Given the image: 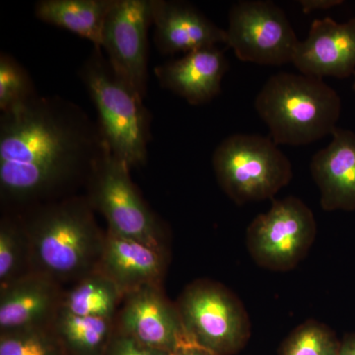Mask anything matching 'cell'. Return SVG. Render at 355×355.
<instances>
[{
	"mask_svg": "<svg viewBox=\"0 0 355 355\" xmlns=\"http://www.w3.org/2000/svg\"><path fill=\"white\" fill-rule=\"evenodd\" d=\"M33 273L31 246L17 212L0 221V289Z\"/></svg>",
	"mask_w": 355,
	"mask_h": 355,
	"instance_id": "21",
	"label": "cell"
},
{
	"mask_svg": "<svg viewBox=\"0 0 355 355\" xmlns=\"http://www.w3.org/2000/svg\"><path fill=\"white\" fill-rule=\"evenodd\" d=\"M316 234L314 214L300 198L275 200L248 227V251L261 268L287 272L304 260Z\"/></svg>",
	"mask_w": 355,
	"mask_h": 355,
	"instance_id": "8",
	"label": "cell"
},
{
	"mask_svg": "<svg viewBox=\"0 0 355 355\" xmlns=\"http://www.w3.org/2000/svg\"><path fill=\"white\" fill-rule=\"evenodd\" d=\"M151 0H114L105 21L102 46L114 69L146 99Z\"/></svg>",
	"mask_w": 355,
	"mask_h": 355,
	"instance_id": "10",
	"label": "cell"
},
{
	"mask_svg": "<svg viewBox=\"0 0 355 355\" xmlns=\"http://www.w3.org/2000/svg\"><path fill=\"white\" fill-rule=\"evenodd\" d=\"M338 355H355V335L347 336L340 343Z\"/></svg>",
	"mask_w": 355,
	"mask_h": 355,
	"instance_id": "28",
	"label": "cell"
},
{
	"mask_svg": "<svg viewBox=\"0 0 355 355\" xmlns=\"http://www.w3.org/2000/svg\"><path fill=\"white\" fill-rule=\"evenodd\" d=\"M228 69L223 51L212 46L191 51L179 60L159 65L154 71L163 88L193 106H200L220 93L222 79Z\"/></svg>",
	"mask_w": 355,
	"mask_h": 355,
	"instance_id": "17",
	"label": "cell"
},
{
	"mask_svg": "<svg viewBox=\"0 0 355 355\" xmlns=\"http://www.w3.org/2000/svg\"><path fill=\"white\" fill-rule=\"evenodd\" d=\"M123 300L118 286L96 270L64 288L60 309L78 316L116 320Z\"/></svg>",
	"mask_w": 355,
	"mask_h": 355,
	"instance_id": "19",
	"label": "cell"
},
{
	"mask_svg": "<svg viewBox=\"0 0 355 355\" xmlns=\"http://www.w3.org/2000/svg\"><path fill=\"white\" fill-rule=\"evenodd\" d=\"M0 355H67L51 326L0 331Z\"/></svg>",
	"mask_w": 355,
	"mask_h": 355,
	"instance_id": "22",
	"label": "cell"
},
{
	"mask_svg": "<svg viewBox=\"0 0 355 355\" xmlns=\"http://www.w3.org/2000/svg\"><path fill=\"white\" fill-rule=\"evenodd\" d=\"M114 323L137 342L170 354L191 345L176 303L167 298L162 286L125 294Z\"/></svg>",
	"mask_w": 355,
	"mask_h": 355,
	"instance_id": "11",
	"label": "cell"
},
{
	"mask_svg": "<svg viewBox=\"0 0 355 355\" xmlns=\"http://www.w3.org/2000/svg\"><path fill=\"white\" fill-rule=\"evenodd\" d=\"M354 76H355V73H354ZM354 92H355V79H354Z\"/></svg>",
	"mask_w": 355,
	"mask_h": 355,
	"instance_id": "29",
	"label": "cell"
},
{
	"mask_svg": "<svg viewBox=\"0 0 355 355\" xmlns=\"http://www.w3.org/2000/svg\"><path fill=\"white\" fill-rule=\"evenodd\" d=\"M151 20L154 42L162 55H187L227 43L226 30L189 2L151 0Z\"/></svg>",
	"mask_w": 355,
	"mask_h": 355,
	"instance_id": "13",
	"label": "cell"
},
{
	"mask_svg": "<svg viewBox=\"0 0 355 355\" xmlns=\"http://www.w3.org/2000/svg\"><path fill=\"white\" fill-rule=\"evenodd\" d=\"M228 19L226 44L241 62L282 65L293 60L299 40L277 4L243 0L231 7Z\"/></svg>",
	"mask_w": 355,
	"mask_h": 355,
	"instance_id": "9",
	"label": "cell"
},
{
	"mask_svg": "<svg viewBox=\"0 0 355 355\" xmlns=\"http://www.w3.org/2000/svg\"><path fill=\"white\" fill-rule=\"evenodd\" d=\"M222 191L237 205L272 198L291 183V161L272 139L236 133L222 140L212 155Z\"/></svg>",
	"mask_w": 355,
	"mask_h": 355,
	"instance_id": "5",
	"label": "cell"
},
{
	"mask_svg": "<svg viewBox=\"0 0 355 355\" xmlns=\"http://www.w3.org/2000/svg\"><path fill=\"white\" fill-rule=\"evenodd\" d=\"M51 326L67 355H104L116 329L114 320L78 316L62 309Z\"/></svg>",
	"mask_w": 355,
	"mask_h": 355,
	"instance_id": "20",
	"label": "cell"
},
{
	"mask_svg": "<svg viewBox=\"0 0 355 355\" xmlns=\"http://www.w3.org/2000/svg\"><path fill=\"white\" fill-rule=\"evenodd\" d=\"M311 174L326 211L355 210V133L336 128L331 140L313 156Z\"/></svg>",
	"mask_w": 355,
	"mask_h": 355,
	"instance_id": "15",
	"label": "cell"
},
{
	"mask_svg": "<svg viewBox=\"0 0 355 355\" xmlns=\"http://www.w3.org/2000/svg\"><path fill=\"white\" fill-rule=\"evenodd\" d=\"M340 343L326 324L309 320L292 331L280 355H338Z\"/></svg>",
	"mask_w": 355,
	"mask_h": 355,
	"instance_id": "23",
	"label": "cell"
},
{
	"mask_svg": "<svg viewBox=\"0 0 355 355\" xmlns=\"http://www.w3.org/2000/svg\"><path fill=\"white\" fill-rule=\"evenodd\" d=\"M106 148L97 123L64 98L38 95L1 113V202L20 212L72 196Z\"/></svg>",
	"mask_w": 355,
	"mask_h": 355,
	"instance_id": "1",
	"label": "cell"
},
{
	"mask_svg": "<svg viewBox=\"0 0 355 355\" xmlns=\"http://www.w3.org/2000/svg\"><path fill=\"white\" fill-rule=\"evenodd\" d=\"M29 237L33 272L60 286L72 284L99 266L105 236L84 196H69L17 212Z\"/></svg>",
	"mask_w": 355,
	"mask_h": 355,
	"instance_id": "2",
	"label": "cell"
},
{
	"mask_svg": "<svg viewBox=\"0 0 355 355\" xmlns=\"http://www.w3.org/2000/svg\"><path fill=\"white\" fill-rule=\"evenodd\" d=\"M176 305L191 345L216 355H231L249 338L251 324L244 305L219 282H191Z\"/></svg>",
	"mask_w": 355,
	"mask_h": 355,
	"instance_id": "7",
	"label": "cell"
},
{
	"mask_svg": "<svg viewBox=\"0 0 355 355\" xmlns=\"http://www.w3.org/2000/svg\"><path fill=\"white\" fill-rule=\"evenodd\" d=\"M293 64L300 73L347 78L355 73V18L338 23L330 17L311 24L305 41H299Z\"/></svg>",
	"mask_w": 355,
	"mask_h": 355,
	"instance_id": "12",
	"label": "cell"
},
{
	"mask_svg": "<svg viewBox=\"0 0 355 355\" xmlns=\"http://www.w3.org/2000/svg\"><path fill=\"white\" fill-rule=\"evenodd\" d=\"M169 263L167 248L156 247L107 230L97 270L123 296L147 286H162Z\"/></svg>",
	"mask_w": 355,
	"mask_h": 355,
	"instance_id": "14",
	"label": "cell"
},
{
	"mask_svg": "<svg viewBox=\"0 0 355 355\" xmlns=\"http://www.w3.org/2000/svg\"><path fill=\"white\" fill-rule=\"evenodd\" d=\"M38 96L31 77L8 53L0 55V110L10 111Z\"/></svg>",
	"mask_w": 355,
	"mask_h": 355,
	"instance_id": "24",
	"label": "cell"
},
{
	"mask_svg": "<svg viewBox=\"0 0 355 355\" xmlns=\"http://www.w3.org/2000/svg\"><path fill=\"white\" fill-rule=\"evenodd\" d=\"M64 291L55 280L35 272L0 289V331L50 326Z\"/></svg>",
	"mask_w": 355,
	"mask_h": 355,
	"instance_id": "16",
	"label": "cell"
},
{
	"mask_svg": "<svg viewBox=\"0 0 355 355\" xmlns=\"http://www.w3.org/2000/svg\"><path fill=\"white\" fill-rule=\"evenodd\" d=\"M130 170L107 147L89 175L85 197L92 209L108 222L111 232L167 248L164 226L133 184Z\"/></svg>",
	"mask_w": 355,
	"mask_h": 355,
	"instance_id": "6",
	"label": "cell"
},
{
	"mask_svg": "<svg viewBox=\"0 0 355 355\" xmlns=\"http://www.w3.org/2000/svg\"><path fill=\"white\" fill-rule=\"evenodd\" d=\"M254 108L275 144L301 146L331 135L342 101L323 78L279 72L263 84Z\"/></svg>",
	"mask_w": 355,
	"mask_h": 355,
	"instance_id": "3",
	"label": "cell"
},
{
	"mask_svg": "<svg viewBox=\"0 0 355 355\" xmlns=\"http://www.w3.org/2000/svg\"><path fill=\"white\" fill-rule=\"evenodd\" d=\"M302 7L303 12L309 14L314 10H320V9L333 8V7L342 6L343 3V0H300L298 1Z\"/></svg>",
	"mask_w": 355,
	"mask_h": 355,
	"instance_id": "26",
	"label": "cell"
},
{
	"mask_svg": "<svg viewBox=\"0 0 355 355\" xmlns=\"http://www.w3.org/2000/svg\"><path fill=\"white\" fill-rule=\"evenodd\" d=\"M79 76L94 104L96 123L109 150L130 168L146 165L151 116L144 98L114 69L100 46L93 48Z\"/></svg>",
	"mask_w": 355,
	"mask_h": 355,
	"instance_id": "4",
	"label": "cell"
},
{
	"mask_svg": "<svg viewBox=\"0 0 355 355\" xmlns=\"http://www.w3.org/2000/svg\"><path fill=\"white\" fill-rule=\"evenodd\" d=\"M170 352L147 347L135 338L114 329V335L104 355H171Z\"/></svg>",
	"mask_w": 355,
	"mask_h": 355,
	"instance_id": "25",
	"label": "cell"
},
{
	"mask_svg": "<svg viewBox=\"0 0 355 355\" xmlns=\"http://www.w3.org/2000/svg\"><path fill=\"white\" fill-rule=\"evenodd\" d=\"M114 0H41L35 4V15L102 46L105 21Z\"/></svg>",
	"mask_w": 355,
	"mask_h": 355,
	"instance_id": "18",
	"label": "cell"
},
{
	"mask_svg": "<svg viewBox=\"0 0 355 355\" xmlns=\"http://www.w3.org/2000/svg\"><path fill=\"white\" fill-rule=\"evenodd\" d=\"M171 355H216L207 350L200 349L196 345H190L187 347L178 349L177 352H173Z\"/></svg>",
	"mask_w": 355,
	"mask_h": 355,
	"instance_id": "27",
	"label": "cell"
}]
</instances>
